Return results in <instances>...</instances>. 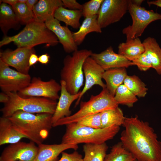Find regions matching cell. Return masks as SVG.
Masks as SVG:
<instances>
[{
    "label": "cell",
    "instance_id": "obj_12",
    "mask_svg": "<svg viewBox=\"0 0 161 161\" xmlns=\"http://www.w3.org/2000/svg\"><path fill=\"white\" fill-rule=\"evenodd\" d=\"M35 52L33 48L28 47H18L13 50L7 49L0 52V60L17 71L28 74L30 67L29 65L30 57Z\"/></svg>",
    "mask_w": 161,
    "mask_h": 161
},
{
    "label": "cell",
    "instance_id": "obj_35",
    "mask_svg": "<svg viewBox=\"0 0 161 161\" xmlns=\"http://www.w3.org/2000/svg\"><path fill=\"white\" fill-rule=\"evenodd\" d=\"M131 61L141 71H146L152 68L151 61L145 51L139 56L131 59Z\"/></svg>",
    "mask_w": 161,
    "mask_h": 161
},
{
    "label": "cell",
    "instance_id": "obj_2",
    "mask_svg": "<svg viewBox=\"0 0 161 161\" xmlns=\"http://www.w3.org/2000/svg\"><path fill=\"white\" fill-rule=\"evenodd\" d=\"M52 115L34 114L19 110L8 117L14 129L39 145L47 137L52 127Z\"/></svg>",
    "mask_w": 161,
    "mask_h": 161
},
{
    "label": "cell",
    "instance_id": "obj_30",
    "mask_svg": "<svg viewBox=\"0 0 161 161\" xmlns=\"http://www.w3.org/2000/svg\"><path fill=\"white\" fill-rule=\"evenodd\" d=\"M123 84L136 96L144 97L147 94L148 89L146 85L136 75H127Z\"/></svg>",
    "mask_w": 161,
    "mask_h": 161
},
{
    "label": "cell",
    "instance_id": "obj_24",
    "mask_svg": "<svg viewBox=\"0 0 161 161\" xmlns=\"http://www.w3.org/2000/svg\"><path fill=\"white\" fill-rule=\"evenodd\" d=\"M145 51L151 61L152 68L157 74L161 75V48L156 40L151 37H148L143 42Z\"/></svg>",
    "mask_w": 161,
    "mask_h": 161
},
{
    "label": "cell",
    "instance_id": "obj_27",
    "mask_svg": "<svg viewBox=\"0 0 161 161\" xmlns=\"http://www.w3.org/2000/svg\"><path fill=\"white\" fill-rule=\"evenodd\" d=\"M108 148L106 143L85 144L83 146V161H104Z\"/></svg>",
    "mask_w": 161,
    "mask_h": 161
},
{
    "label": "cell",
    "instance_id": "obj_43",
    "mask_svg": "<svg viewBox=\"0 0 161 161\" xmlns=\"http://www.w3.org/2000/svg\"><path fill=\"white\" fill-rule=\"evenodd\" d=\"M147 4L149 6L153 5L161 7V0H157L154 1H148Z\"/></svg>",
    "mask_w": 161,
    "mask_h": 161
},
{
    "label": "cell",
    "instance_id": "obj_11",
    "mask_svg": "<svg viewBox=\"0 0 161 161\" xmlns=\"http://www.w3.org/2000/svg\"><path fill=\"white\" fill-rule=\"evenodd\" d=\"M129 0H104L97 14L101 29L119 21L128 10Z\"/></svg>",
    "mask_w": 161,
    "mask_h": 161
},
{
    "label": "cell",
    "instance_id": "obj_26",
    "mask_svg": "<svg viewBox=\"0 0 161 161\" xmlns=\"http://www.w3.org/2000/svg\"><path fill=\"white\" fill-rule=\"evenodd\" d=\"M82 16V10H69L63 6L58 8L54 14L55 19L75 29L80 28L81 25L80 20Z\"/></svg>",
    "mask_w": 161,
    "mask_h": 161
},
{
    "label": "cell",
    "instance_id": "obj_28",
    "mask_svg": "<svg viewBox=\"0 0 161 161\" xmlns=\"http://www.w3.org/2000/svg\"><path fill=\"white\" fill-rule=\"evenodd\" d=\"M125 118L122 111L118 106L114 109L103 111L101 112L102 128L123 125Z\"/></svg>",
    "mask_w": 161,
    "mask_h": 161
},
{
    "label": "cell",
    "instance_id": "obj_42",
    "mask_svg": "<svg viewBox=\"0 0 161 161\" xmlns=\"http://www.w3.org/2000/svg\"><path fill=\"white\" fill-rule=\"evenodd\" d=\"M0 2L7 4L12 7L18 2V0H0Z\"/></svg>",
    "mask_w": 161,
    "mask_h": 161
},
{
    "label": "cell",
    "instance_id": "obj_6",
    "mask_svg": "<svg viewBox=\"0 0 161 161\" xmlns=\"http://www.w3.org/2000/svg\"><path fill=\"white\" fill-rule=\"evenodd\" d=\"M6 93L9 99L1 109L2 117H9L19 110L31 113H47L52 115L55 110L56 100L41 97L24 98L16 92Z\"/></svg>",
    "mask_w": 161,
    "mask_h": 161
},
{
    "label": "cell",
    "instance_id": "obj_37",
    "mask_svg": "<svg viewBox=\"0 0 161 161\" xmlns=\"http://www.w3.org/2000/svg\"><path fill=\"white\" fill-rule=\"evenodd\" d=\"M64 6L68 9L73 10H82L83 5L78 2L76 0H62Z\"/></svg>",
    "mask_w": 161,
    "mask_h": 161
},
{
    "label": "cell",
    "instance_id": "obj_34",
    "mask_svg": "<svg viewBox=\"0 0 161 161\" xmlns=\"http://www.w3.org/2000/svg\"><path fill=\"white\" fill-rule=\"evenodd\" d=\"M76 123L80 125L94 129L102 128L101 113L88 116Z\"/></svg>",
    "mask_w": 161,
    "mask_h": 161
},
{
    "label": "cell",
    "instance_id": "obj_7",
    "mask_svg": "<svg viewBox=\"0 0 161 161\" xmlns=\"http://www.w3.org/2000/svg\"><path fill=\"white\" fill-rule=\"evenodd\" d=\"M80 103V108L78 111L70 116L59 120L52 125V127L76 123L90 115L114 109L119 105L106 87L102 89L98 94L91 95L87 101H81Z\"/></svg>",
    "mask_w": 161,
    "mask_h": 161
},
{
    "label": "cell",
    "instance_id": "obj_4",
    "mask_svg": "<svg viewBox=\"0 0 161 161\" xmlns=\"http://www.w3.org/2000/svg\"><path fill=\"white\" fill-rule=\"evenodd\" d=\"M62 143L78 145L80 143L100 144L113 138L119 132L120 126L96 129L80 125L76 123L66 125Z\"/></svg>",
    "mask_w": 161,
    "mask_h": 161
},
{
    "label": "cell",
    "instance_id": "obj_36",
    "mask_svg": "<svg viewBox=\"0 0 161 161\" xmlns=\"http://www.w3.org/2000/svg\"><path fill=\"white\" fill-rule=\"evenodd\" d=\"M61 155V159L58 161H83L81 155L76 151L70 154L64 151Z\"/></svg>",
    "mask_w": 161,
    "mask_h": 161
},
{
    "label": "cell",
    "instance_id": "obj_32",
    "mask_svg": "<svg viewBox=\"0 0 161 161\" xmlns=\"http://www.w3.org/2000/svg\"><path fill=\"white\" fill-rule=\"evenodd\" d=\"M12 7L21 24L26 25L34 20L32 11L26 3L18 2Z\"/></svg>",
    "mask_w": 161,
    "mask_h": 161
},
{
    "label": "cell",
    "instance_id": "obj_5",
    "mask_svg": "<svg viewBox=\"0 0 161 161\" xmlns=\"http://www.w3.org/2000/svg\"><path fill=\"white\" fill-rule=\"evenodd\" d=\"M92 53L86 49L78 50L64 58L60 73L61 80L64 82L67 90L71 94L78 93L83 85V64Z\"/></svg>",
    "mask_w": 161,
    "mask_h": 161
},
{
    "label": "cell",
    "instance_id": "obj_13",
    "mask_svg": "<svg viewBox=\"0 0 161 161\" xmlns=\"http://www.w3.org/2000/svg\"><path fill=\"white\" fill-rule=\"evenodd\" d=\"M38 151V147L31 141H19L10 144L3 150L0 161H34Z\"/></svg>",
    "mask_w": 161,
    "mask_h": 161
},
{
    "label": "cell",
    "instance_id": "obj_40",
    "mask_svg": "<svg viewBox=\"0 0 161 161\" xmlns=\"http://www.w3.org/2000/svg\"><path fill=\"white\" fill-rule=\"evenodd\" d=\"M9 97L8 95L6 93L1 92L0 93V102L4 104L8 102Z\"/></svg>",
    "mask_w": 161,
    "mask_h": 161
},
{
    "label": "cell",
    "instance_id": "obj_33",
    "mask_svg": "<svg viewBox=\"0 0 161 161\" xmlns=\"http://www.w3.org/2000/svg\"><path fill=\"white\" fill-rule=\"evenodd\" d=\"M104 0H91L83 5L82 16L85 18L97 15Z\"/></svg>",
    "mask_w": 161,
    "mask_h": 161
},
{
    "label": "cell",
    "instance_id": "obj_3",
    "mask_svg": "<svg viewBox=\"0 0 161 161\" xmlns=\"http://www.w3.org/2000/svg\"><path fill=\"white\" fill-rule=\"evenodd\" d=\"M12 42L18 47L30 48L42 44H46L47 47L54 46L59 43L56 36L47 27L45 22L35 20L26 25L17 34L4 36L0 41V47Z\"/></svg>",
    "mask_w": 161,
    "mask_h": 161
},
{
    "label": "cell",
    "instance_id": "obj_23",
    "mask_svg": "<svg viewBox=\"0 0 161 161\" xmlns=\"http://www.w3.org/2000/svg\"><path fill=\"white\" fill-rule=\"evenodd\" d=\"M97 17V15L85 18L78 30L73 32L74 41L78 46L82 43L89 33L102 32V29L98 23Z\"/></svg>",
    "mask_w": 161,
    "mask_h": 161
},
{
    "label": "cell",
    "instance_id": "obj_15",
    "mask_svg": "<svg viewBox=\"0 0 161 161\" xmlns=\"http://www.w3.org/2000/svg\"><path fill=\"white\" fill-rule=\"evenodd\" d=\"M91 57L105 70L116 68H126L134 65L125 56L115 53L112 46L100 53H92Z\"/></svg>",
    "mask_w": 161,
    "mask_h": 161
},
{
    "label": "cell",
    "instance_id": "obj_8",
    "mask_svg": "<svg viewBox=\"0 0 161 161\" xmlns=\"http://www.w3.org/2000/svg\"><path fill=\"white\" fill-rule=\"evenodd\" d=\"M143 0H129L128 11L131 17L132 24L124 28L123 33L126 41L139 38L151 22L161 20V14L153 10H148L141 6Z\"/></svg>",
    "mask_w": 161,
    "mask_h": 161
},
{
    "label": "cell",
    "instance_id": "obj_14",
    "mask_svg": "<svg viewBox=\"0 0 161 161\" xmlns=\"http://www.w3.org/2000/svg\"><path fill=\"white\" fill-rule=\"evenodd\" d=\"M83 69L85 84L76 100L75 107L80 103L81 99L84 94L93 86L98 85L102 89L106 87V84L102 81L103 75L105 70L91 56L85 60Z\"/></svg>",
    "mask_w": 161,
    "mask_h": 161
},
{
    "label": "cell",
    "instance_id": "obj_18",
    "mask_svg": "<svg viewBox=\"0 0 161 161\" xmlns=\"http://www.w3.org/2000/svg\"><path fill=\"white\" fill-rule=\"evenodd\" d=\"M38 151L34 161H57L60 154L68 149L76 150L78 145L63 143L45 144L42 143L38 145Z\"/></svg>",
    "mask_w": 161,
    "mask_h": 161
},
{
    "label": "cell",
    "instance_id": "obj_41",
    "mask_svg": "<svg viewBox=\"0 0 161 161\" xmlns=\"http://www.w3.org/2000/svg\"><path fill=\"white\" fill-rule=\"evenodd\" d=\"M38 1L37 0H27L26 4L28 8L32 11L34 6Z\"/></svg>",
    "mask_w": 161,
    "mask_h": 161
},
{
    "label": "cell",
    "instance_id": "obj_16",
    "mask_svg": "<svg viewBox=\"0 0 161 161\" xmlns=\"http://www.w3.org/2000/svg\"><path fill=\"white\" fill-rule=\"evenodd\" d=\"M45 23L47 27L56 36L66 53H70L78 50V46L75 42L73 32L67 27L62 26L60 21L52 17Z\"/></svg>",
    "mask_w": 161,
    "mask_h": 161
},
{
    "label": "cell",
    "instance_id": "obj_25",
    "mask_svg": "<svg viewBox=\"0 0 161 161\" xmlns=\"http://www.w3.org/2000/svg\"><path fill=\"white\" fill-rule=\"evenodd\" d=\"M145 51L144 45L139 38L126 41L118 46V53L129 61L139 56Z\"/></svg>",
    "mask_w": 161,
    "mask_h": 161
},
{
    "label": "cell",
    "instance_id": "obj_10",
    "mask_svg": "<svg viewBox=\"0 0 161 161\" xmlns=\"http://www.w3.org/2000/svg\"><path fill=\"white\" fill-rule=\"evenodd\" d=\"M31 79L29 74L13 69L0 60V88L2 92L18 93L28 86Z\"/></svg>",
    "mask_w": 161,
    "mask_h": 161
},
{
    "label": "cell",
    "instance_id": "obj_9",
    "mask_svg": "<svg viewBox=\"0 0 161 161\" xmlns=\"http://www.w3.org/2000/svg\"><path fill=\"white\" fill-rule=\"evenodd\" d=\"M61 89L60 84L54 79L44 81L40 77H34L28 86L17 93L24 98L41 97L56 100L59 99L58 93Z\"/></svg>",
    "mask_w": 161,
    "mask_h": 161
},
{
    "label": "cell",
    "instance_id": "obj_22",
    "mask_svg": "<svg viewBox=\"0 0 161 161\" xmlns=\"http://www.w3.org/2000/svg\"><path fill=\"white\" fill-rule=\"evenodd\" d=\"M126 68H116L105 70L103 79L106 82V88L110 94L114 96L116 89L123 84L127 76Z\"/></svg>",
    "mask_w": 161,
    "mask_h": 161
},
{
    "label": "cell",
    "instance_id": "obj_17",
    "mask_svg": "<svg viewBox=\"0 0 161 161\" xmlns=\"http://www.w3.org/2000/svg\"><path fill=\"white\" fill-rule=\"evenodd\" d=\"M60 84L61 86V94L55 110L52 117V125L59 120L71 115L70 107L72 103L78 99L80 92L79 91L76 94H71L67 90L64 81L60 80Z\"/></svg>",
    "mask_w": 161,
    "mask_h": 161
},
{
    "label": "cell",
    "instance_id": "obj_31",
    "mask_svg": "<svg viewBox=\"0 0 161 161\" xmlns=\"http://www.w3.org/2000/svg\"><path fill=\"white\" fill-rule=\"evenodd\" d=\"M114 98L118 104L125 105L128 107L133 106L138 99L127 87L123 84L116 89Z\"/></svg>",
    "mask_w": 161,
    "mask_h": 161
},
{
    "label": "cell",
    "instance_id": "obj_45",
    "mask_svg": "<svg viewBox=\"0 0 161 161\" xmlns=\"http://www.w3.org/2000/svg\"><path fill=\"white\" fill-rule=\"evenodd\" d=\"M20 161V160H16V161Z\"/></svg>",
    "mask_w": 161,
    "mask_h": 161
},
{
    "label": "cell",
    "instance_id": "obj_29",
    "mask_svg": "<svg viewBox=\"0 0 161 161\" xmlns=\"http://www.w3.org/2000/svg\"><path fill=\"white\" fill-rule=\"evenodd\" d=\"M104 161H137L120 142L112 147L110 152L107 154Z\"/></svg>",
    "mask_w": 161,
    "mask_h": 161
},
{
    "label": "cell",
    "instance_id": "obj_21",
    "mask_svg": "<svg viewBox=\"0 0 161 161\" xmlns=\"http://www.w3.org/2000/svg\"><path fill=\"white\" fill-rule=\"evenodd\" d=\"M26 138L24 135L16 131L8 117L0 118V145L12 144Z\"/></svg>",
    "mask_w": 161,
    "mask_h": 161
},
{
    "label": "cell",
    "instance_id": "obj_44",
    "mask_svg": "<svg viewBox=\"0 0 161 161\" xmlns=\"http://www.w3.org/2000/svg\"><path fill=\"white\" fill-rule=\"evenodd\" d=\"M27 0H18V2L21 3H26Z\"/></svg>",
    "mask_w": 161,
    "mask_h": 161
},
{
    "label": "cell",
    "instance_id": "obj_39",
    "mask_svg": "<svg viewBox=\"0 0 161 161\" xmlns=\"http://www.w3.org/2000/svg\"><path fill=\"white\" fill-rule=\"evenodd\" d=\"M38 57L35 53H32L30 55L29 59V65L31 67L38 61Z\"/></svg>",
    "mask_w": 161,
    "mask_h": 161
},
{
    "label": "cell",
    "instance_id": "obj_19",
    "mask_svg": "<svg viewBox=\"0 0 161 161\" xmlns=\"http://www.w3.org/2000/svg\"><path fill=\"white\" fill-rule=\"evenodd\" d=\"M64 6L61 0H40L35 4L32 10L34 20L45 22L51 17H54L56 10Z\"/></svg>",
    "mask_w": 161,
    "mask_h": 161
},
{
    "label": "cell",
    "instance_id": "obj_20",
    "mask_svg": "<svg viewBox=\"0 0 161 161\" xmlns=\"http://www.w3.org/2000/svg\"><path fill=\"white\" fill-rule=\"evenodd\" d=\"M21 27L14 11L11 6L1 2L0 5V27L4 36L10 29L17 30Z\"/></svg>",
    "mask_w": 161,
    "mask_h": 161
},
{
    "label": "cell",
    "instance_id": "obj_38",
    "mask_svg": "<svg viewBox=\"0 0 161 161\" xmlns=\"http://www.w3.org/2000/svg\"><path fill=\"white\" fill-rule=\"evenodd\" d=\"M49 56L47 53L42 55L38 57V61L42 64H47L49 61Z\"/></svg>",
    "mask_w": 161,
    "mask_h": 161
},
{
    "label": "cell",
    "instance_id": "obj_1",
    "mask_svg": "<svg viewBox=\"0 0 161 161\" xmlns=\"http://www.w3.org/2000/svg\"><path fill=\"white\" fill-rule=\"evenodd\" d=\"M120 142L137 161H161V142L149 123L137 116L125 118Z\"/></svg>",
    "mask_w": 161,
    "mask_h": 161
}]
</instances>
